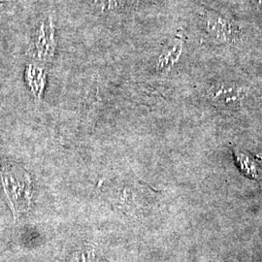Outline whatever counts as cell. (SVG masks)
<instances>
[{
    "instance_id": "1",
    "label": "cell",
    "mask_w": 262,
    "mask_h": 262,
    "mask_svg": "<svg viewBox=\"0 0 262 262\" xmlns=\"http://www.w3.org/2000/svg\"><path fill=\"white\" fill-rule=\"evenodd\" d=\"M4 191L9 199L15 219L27 212L31 199V180L27 170L12 161L0 162Z\"/></svg>"
},
{
    "instance_id": "2",
    "label": "cell",
    "mask_w": 262,
    "mask_h": 262,
    "mask_svg": "<svg viewBox=\"0 0 262 262\" xmlns=\"http://www.w3.org/2000/svg\"><path fill=\"white\" fill-rule=\"evenodd\" d=\"M56 28L53 16L50 14L40 19L34 31L30 48L31 56L41 66L51 63L56 51Z\"/></svg>"
},
{
    "instance_id": "3",
    "label": "cell",
    "mask_w": 262,
    "mask_h": 262,
    "mask_svg": "<svg viewBox=\"0 0 262 262\" xmlns=\"http://www.w3.org/2000/svg\"><path fill=\"white\" fill-rule=\"evenodd\" d=\"M209 95L217 106L237 108L246 96V90L237 84H222L213 86Z\"/></svg>"
},
{
    "instance_id": "4",
    "label": "cell",
    "mask_w": 262,
    "mask_h": 262,
    "mask_svg": "<svg viewBox=\"0 0 262 262\" xmlns=\"http://www.w3.org/2000/svg\"><path fill=\"white\" fill-rule=\"evenodd\" d=\"M183 52V40L176 38L171 41L161 52L158 61V69L160 71H166L178 61Z\"/></svg>"
},
{
    "instance_id": "5",
    "label": "cell",
    "mask_w": 262,
    "mask_h": 262,
    "mask_svg": "<svg viewBox=\"0 0 262 262\" xmlns=\"http://www.w3.org/2000/svg\"><path fill=\"white\" fill-rule=\"evenodd\" d=\"M26 79L34 96L40 99L46 84V72L44 66L29 64L27 67Z\"/></svg>"
},
{
    "instance_id": "6",
    "label": "cell",
    "mask_w": 262,
    "mask_h": 262,
    "mask_svg": "<svg viewBox=\"0 0 262 262\" xmlns=\"http://www.w3.org/2000/svg\"><path fill=\"white\" fill-rule=\"evenodd\" d=\"M209 23V31L217 39L225 40L232 36V28H230L229 25L225 20L212 19Z\"/></svg>"
},
{
    "instance_id": "7",
    "label": "cell",
    "mask_w": 262,
    "mask_h": 262,
    "mask_svg": "<svg viewBox=\"0 0 262 262\" xmlns=\"http://www.w3.org/2000/svg\"><path fill=\"white\" fill-rule=\"evenodd\" d=\"M238 163L240 164V169L243 173H246V176L248 177H253L255 173V167L253 166V163L249 161V159L244 156L242 154H239L237 157Z\"/></svg>"
},
{
    "instance_id": "8",
    "label": "cell",
    "mask_w": 262,
    "mask_h": 262,
    "mask_svg": "<svg viewBox=\"0 0 262 262\" xmlns=\"http://www.w3.org/2000/svg\"><path fill=\"white\" fill-rule=\"evenodd\" d=\"M257 1H258V2H259V3H261V4H262V0H257Z\"/></svg>"
}]
</instances>
